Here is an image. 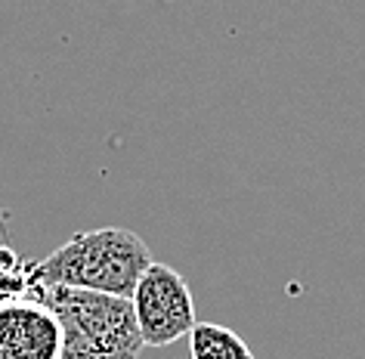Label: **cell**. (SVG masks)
<instances>
[{"mask_svg": "<svg viewBox=\"0 0 365 359\" xmlns=\"http://www.w3.org/2000/svg\"><path fill=\"white\" fill-rule=\"evenodd\" d=\"M152 263V251L133 229L103 226L75 233L66 245L50 251L43 261L31 263V288H81L130 298L145 266Z\"/></svg>", "mask_w": 365, "mask_h": 359, "instance_id": "cell-1", "label": "cell"}, {"mask_svg": "<svg viewBox=\"0 0 365 359\" xmlns=\"http://www.w3.org/2000/svg\"><path fill=\"white\" fill-rule=\"evenodd\" d=\"M31 291L56 313L62 328V359H140L145 344L136 328L130 298L62 285Z\"/></svg>", "mask_w": 365, "mask_h": 359, "instance_id": "cell-2", "label": "cell"}, {"mask_svg": "<svg viewBox=\"0 0 365 359\" xmlns=\"http://www.w3.org/2000/svg\"><path fill=\"white\" fill-rule=\"evenodd\" d=\"M136 328L145 347H170L195 325V300L189 282L168 263H149L130 294Z\"/></svg>", "mask_w": 365, "mask_h": 359, "instance_id": "cell-3", "label": "cell"}, {"mask_svg": "<svg viewBox=\"0 0 365 359\" xmlns=\"http://www.w3.org/2000/svg\"><path fill=\"white\" fill-rule=\"evenodd\" d=\"M0 359H62L59 319L34 291L0 303Z\"/></svg>", "mask_w": 365, "mask_h": 359, "instance_id": "cell-4", "label": "cell"}, {"mask_svg": "<svg viewBox=\"0 0 365 359\" xmlns=\"http://www.w3.org/2000/svg\"><path fill=\"white\" fill-rule=\"evenodd\" d=\"M189 356L192 359H254L251 347L232 328L217 322H195L189 331Z\"/></svg>", "mask_w": 365, "mask_h": 359, "instance_id": "cell-5", "label": "cell"}]
</instances>
